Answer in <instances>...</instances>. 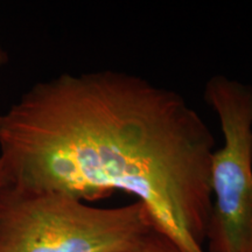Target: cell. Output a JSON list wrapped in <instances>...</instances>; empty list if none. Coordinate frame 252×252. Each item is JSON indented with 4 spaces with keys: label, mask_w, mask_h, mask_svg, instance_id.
I'll return each mask as SVG.
<instances>
[{
    "label": "cell",
    "mask_w": 252,
    "mask_h": 252,
    "mask_svg": "<svg viewBox=\"0 0 252 252\" xmlns=\"http://www.w3.org/2000/svg\"><path fill=\"white\" fill-rule=\"evenodd\" d=\"M215 138L181 94L118 70L59 75L0 113L11 185L90 203L134 195L184 252H206Z\"/></svg>",
    "instance_id": "6da1fadb"
},
{
    "label": "cell",
    "mask_w": 252,
    "mask_h": 252,
    "mask_svg": "<svg viewBox=\"0 0 252 252\" xmlns=\"http://www.w3.org/2000/svg\"><path fill=\"white\" fill-rule=\"evenodd\" d=\"M6 182H7V179H6L5 169H4V166H2L1 160H0V189L4 187Z\"/></svg>",
    "instance_id": "8992f818"
},
{
    "label": "cell",
    "mask_w": 252,
    "mask_h": 252,
    "mask_svg": "<svg viewBox=\"0 0 252 252\" xmlns=\"http://www.w3.org/2000/svg\"><path fill=\"white\" fill-rule=\"evenodd\" d=\"M128 252H184L171 238L153 226Z\"/></svg>",
    "instance_id": "277c9868"
},
{
    "label": "cell",
    "mask_w": 252,
    "mask_h": 252,
    "mask_svg": "<svg viewBox=\"0 0 252 252\" xmlns=\"http://www.w3.org/2000/svg\"><path fill=\"white\" fill-rule=\"evenodd\" d=\"M153 226L139 201L102 208L60 191L0 189V252H128Z\"/></svg>",
    "instance_id": "7a4b0ae2"
},
{
    "label": "cell",
    "mask_w": 252,
    "mask_h": 252,
    "mask_svg": "<svg viewBox=\"0 0 252 252\" xmlns=\"http://www.w3.org/2000/svg\"><path fill=\"white\" fill-rule=\"evenodd\" d=\"M8 62V56H7V53L5 52L4 49H2V47L0 46V69H1L6 63Z\"/></svg>",
    "instance_id": "5b68a950"
},
{
    "label": "cell",
    "mask_w": 252,
    "mask_h": 252,
    "mask_svg": "<svg viewBox=\"0 0 252 252\" xmlns=\"http://www.w3.org/2000/svg\"><path fill=\"white\" fill-rule=\"evenodd\" d=\"M204 100L223 134L210 169L208 252H252V87L215 75L207 81Z\"/></svg>",
    "instance_id": "3957f363"
}]
</instances>
